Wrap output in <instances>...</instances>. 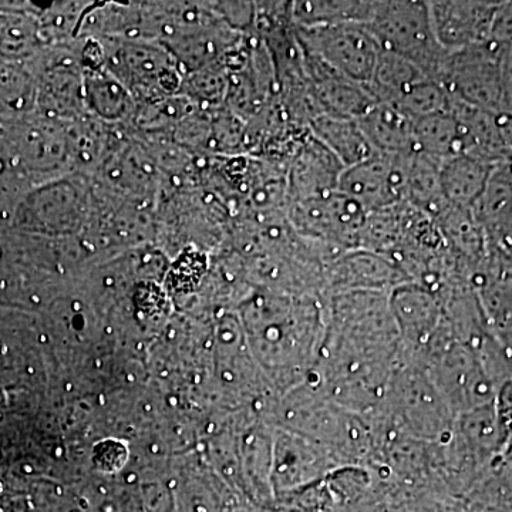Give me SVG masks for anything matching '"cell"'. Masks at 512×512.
<instances>
[{"mask_svg": "<svg viewBox=\"0 0 512 512\" xmlns=\"http://www.w3.org/2000/svg\"><path fill=\"white\" fill-rule=\"evenodd\" d=\"M369 416L404 436L430 444H446L456 420L426 370L403 362L393 373L383 402Z\"/></svg>", "mask_w": 512, "mask_h": 512, "instance_id": "3", "label": "cell"}, {"mask_svg": "<svg viewBox=\"0 0 512 512\" xmlns=\"http://www.w3.org/2000/svg\"><path fill=\"white\" fill-rule=\"evenodd\" d=\"M390 305L402 340V362L419 365L443 325V302L423 286L403 284L390 292Z\"/></svg>", "mask_w": 512, "mask_h": 512, "instance_id": "8", "label": "cell"}, {"mask_svg": "<svg viewBox=\"0 0 512 512\" xmlns=\"http://www.w3.org/2000/svg\"><path fill=\"white\" fill-rule=\"evenodd\" d=\"M393 106L414 121L450 111L453 97L443 84L434 79H426L413 86Z\"/></svg>", "mask_w": 512, "mask_h": 512, "instance_id": "20", "label": "cell"}, {"mask_svg": "<svg viewBox=\"0 0 512 512\" xmlns=\"http://www.w3.org/2000/svg\"><path fill=\"white\" fill-rule=\"evenodd\" d=\"M357 121L376 154L416 151L414 121L393 104L376 101Z\"/></svg>", "mask_w": 512, "mask_h": 512, "instance_id": "14", "label": "cell"}, {"mask_svg": "<svg viewBox=\"0 0 512 512\" xmlns=\"http://www.w3.org/2000/svg\"><path fill=\"white\" fill-rule=\"evenodd\" d=\"M309 133L335 154L345 168L376 154L356 119L319 114L309 124Z\"/></svg>", "mask_w": 512, "mask_h": 512, "instance_id": "16", "label": "cell"}, {"mask_svg": "<svg viewBox=\"0 0 512 512\" xmlns=\"http://www.w3.org/2000/svg\"><path fill=\"white\" fill-rule=\"evenodd\" d=\"M295 33L303 53L333 72L362 86L372 80L382 49L365 25L343 23L322 28H295Z\"/></svg>", "mask_w": 512, "mask_h": 512, "instance_id": "5", "label": "cell"}, {"mask_svg": "<svg viewBox=\"0 0 512 512\" xmlns=\"http://www.w3.org/2000/svg\"><path fill=\"white\" fill-rule=\"evenodd\" d=\"M325 338L308 383L350 412H375L402 363L390 292L355 291L323 299Z\"/></svg>", "mask_w": 512, "mask_h": 512, "instance_id": "1", "label": "cell"}, {"mask_svg": "<svg viewBox=\"0 0 512 512\" xmlns=\"http://www.w3.org/2000/svg\"><path fill=\"white\" fill-rule=\"evenodd\" d=\"M376 2L353 0H306L291 3V20L295 28H322V26L357 23L367 25Z\"/></svg>", "mask_w": 512, "mask_h": 512, "instance_id": "18", "label": "cell"}, {"mask_svg": "<svg viewBox=\"0 0 512 512\" xmlns=\"http://www.w3.org/2000/svg\"><path fill=\"white\" fill-rule=\"evenodd\" d=\"M303 56L309 86L320 113L359 120L376 103L366 86L340 76L306 53Z\"/></svg>", "mask_w": 512, "mask_h": 512, "instance_id": "13", "label": "cell"}, {"mask_svg": "<svg viewBox=\"0 0 512 512\" xmlns=\"http://www.w3.org/2000/svg\"><path fill=\"white\" fill-rule=\"evenodd\" d=\"M426 79L431 77L417 64L382 50L372 80L366 87L376 101L394 104L413 86Z\"/></svg>", "mask_w": 512, "mask_h": 512, "instance_id": "19", "label": "cell"}, {"mask_svg": "<svg viewBox=\"0 0 512 512\" xmlns=\"http://www.w3.org/2000/svg\"><path fill=\"white\" fill-rule=\"evenodd\" d=\"M249 329L266 359L293 389L311 379L325 338V303L316 296L258 298L247 309Z\"/></svg>", "mask_w": 512, "mask_h": 512, "instance_id": "2", "label": "cell"}, {"mask_svg": "<svg viewBox=\"0 0 512 512\" xmlns=\"http://www.w3.org/2000/svg\"><path fill=\"white\" fill-rule=\"evenodd\" d=\"M431 25L439 45L447 53L490 42L491 26L501 3L427 2Z\"/></svg>", "mask_w": 512, "mask_h": 512, "instance_id": "10", "label": "cell"}, {"mask_svg": "<svg viewBox=\"0 0 512 512\" xmlns=\"http://www.w3.org/2000/svg\"><path fill=\"white\" fill-rule=\"evenodd\" d=\"M276 453L279 483L295 494L302 495L318 487L345 467L325 447L295 431L279 437Z\"/></svg>", "mask_w": 512, "mask_h": 512, "instance_id": "11", "label": "cell"}, {"mask_svg": "<svg viewBox=\"0 0 512 512\" xmlns=\"http://www.w3.org/2000/svg\"><path fill=\"white\" fill-rule=\"evenodd\" d=\"M366 28L384 52L410 60L439 82L447 52L437 42L427 2H376Z\"/></svg>", "mask_w": 512, "mask_h": 512, "instance_id": "4", "label": "cell"}, {"mask_svg": "<svg viewBox=\"0 0 512 512\" xmlns=\"http://www.w3.org/2000/svg\"><path fill=\"white\" fill-rule=\"evenodd\" d=\"M288 217L296 234L342 254L359 248L367 212L336 190L311 200L291 202Z\"/></svg>", "mask_w": 512, "mask_h": 512, "instance_id": "6", "label": "cell"}, {"mask_svg": "<svg viewBox=\"0 0 512 512\" xmlns=\"http://www.w3.org/2000/svg\"><path fill=\"white\" fill-rule=\"evenodd\" d=\"M497 167L471 156L451 158L441 164L440 185L444 200L451 207L473 210Z\"/></svg>", "mask_w": 512, "mask_h": 512, "instance_id": "15", "label": "cell"}, {"mask_svg": "<svg viewBox=\"0 0 512 512\" xmlns=\"http://www.w3.org/2000/svg\"><path fill=\"white\" fill-rule=\"evenodd\" d=\"M345 167L335 154L311 133L296 147L288 173V195L291 202L311 200L339 190Z\"/></svg>", "mask_w": 512, "mask_h": 512, "instance_id": "12", "label": "cell"}, {"mask_svg": "<svg viewBox=\"0 0 512 512\" xmlns=\"http://www.w3.org/2000/svg\"><path fill=\"white\" fill-rule=\"evenodd\" d=\"M407 154H375L362 163L345 168L339 191L366 212L386 210L407 201Z\"/></svg>", "mask_w": 512, "mask_h": 512, "instance_id": "7", "label": "cell"}, {"mask_svg": "<svg viewBox=\"0 0 512 512\" xmlns=\"http://www.w3.org/2000/svg\"><path fill=\"white\" fill-rule=\"evenodd\" d=\"M403 284H409V281L390 256L367 249H350L326 265L322 301L345 292H392Z\"/></svg>", "mask_w": 512, "mask_h": 512, "instance_id": "9", "label": "cell"}, {"mask_svg": "<svg viewBox=\"0 0 512 512\" xmlns=\"http://www.w3.org/2000/svg\"><path fill=\"white\" fill-rule=\"evenodd\" d=\"M414 140L417 153L440 164L467 154L466 131L451 110L414 120Z\"/></svg>", "mask_w": 512, "mask_h": 512, "instance_id": "17", "label": "cell"}]
</instances>
